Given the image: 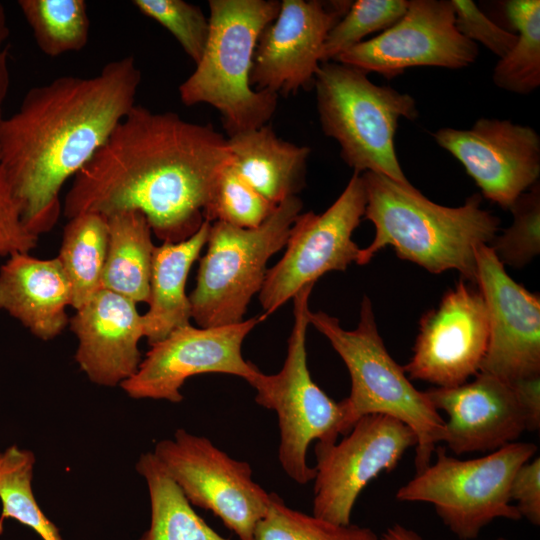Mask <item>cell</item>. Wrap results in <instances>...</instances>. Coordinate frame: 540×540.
Instances as JSON below:
<instances>
[{
    "label": "cell",
    "instance_id": "obj_38",
    "mask_svg": "<svg viewBox=\"0 0 540 540\" xmlns=\"http://www.w3.org/2000/svg\"><path fill=\"white\" fill-rule=\"evenodd\" d=\"M509 383L524 411L527 431H538L540 427V375L519 378Z\"/></svg>",
    "mask_w": 540,
    "mask_h": 540
},
{
    "label": "cell",
    "instance_id": "obj_32",
    "mask_svg": "<svg viewBox=\"0 0 540 540\" xmlns=\"http://www.w3.org/2000/svg\"><path fill=\"white\" fill-rule=\"evenodd\" d=\"M407 0H357L329 31L321 63L335 61L363 38L392 26L406 11Z\"/></svg>",
    "mask_w": 540,
    "mask_h": 540
},
{
    "label": "cell",
    "instance_id": "obj_27",
    "mask_svg": "<svg viewBox=\"0 0 540 540\" xmlns=\"http://www.w3.org/2000/svg\"><path fill=\"white\" fill-rule=\"evenodd\" d=\"M504 8L517 41L495 65L493 82L508 92L529 94L540 85V1L509 0Z\"/></svg>",
    "mask_w": 540,
    "mask_h": 540
},
{
    "label": "cell",
    "instance_id": "obj_36",
    "mask_svg": "<svg viewBox=\"0 0 540 540\" xmlns=\"http://www.w3.org/2000/svg\"><path fill=\"white\" fill-rule=\"evenodd\" d=\"M38 236L24 224L19 205L0 165V255L29 253Z\"/></svg>",
    "mask_w": 540,
    "mask_h": 540
},
{
    "label": "cell",
    "instance_id": "obj_19",
    "mask_svg": "<svg viewBox=\"0 0 540 540\" xmlns=\"http://www.w3.org/2000/svg\"><path fill=\"white\" fill-rule=\"evenodd\" d=\"M473 377L458 386L424 391L435 409L448 417L442 442L455 455L490 453L517 442L527 431L511 384L481 371Z\"/></svg>",
    "mask_w": 540,
    "mask_h": 540
},
{
    "label": "cell",
    "instance_id": "obj_15",
    "mask_svg": "<svg viewBox=\"0 0 540 540\" xmlns=\"http://www.w3.org/2000/svg\"><path fill=\"white\" fill-rule=\"evenodd\" d=\"M488 341L484 298L461 279L421 318L412 357L403 369L410 380L458 386L480 371Z\"/></svg>",
    "mask_w": 540,
    "mask_h": 540
},
{
    "label": "cell",
    "instance_id": "obj_8",
    "mask_svg": "<svg viewBox=\"0 0 540 540\" xmlns=\"http://www.w3.org/2000/svg\"><path fill=\"white\" fill-rule=\"evenodd\" d=\"M298 196L280 202L257 228L211 223L207 249L200 259L189 301L199 327H220L244 321L252 297L259 293L268 260L285 247L290 228L301 213Z\"/></svg>",
    "mask_w": 540,
    "mask_h": 540
},
{
    "label": "cell",
    "instance_id": "obj_25",
    "mask_svg": "<svg viewBox=\"0 0 540 540\" xmlns=\"http://www.w3.org/2000/svg\"><path fill=\"white\" fill-rule=\"evenodd\" d=\"M136 470L146 481L151 506L150 526L138 540H229L194 511L153 452L139 457Z\"/></svg>",
    "mask_w": 540,
    "mask_h": 540
},
{
    "label": "cell",
    "instance_id": "obj_39",
    "mask_svg": "<svg viewBox=\"0 0 540 540\" xmlns=\"http://www.w3.org/2000/svg\"><path fill=\"white\" fill-rule=\"evenodd\" d=\"M10 29L5 6L0 2V118L10 87L9 45Z\"/></svg>",
    "mask_w": 540,
    "mask_h": 540
},
{
    "label": "cell",
    "instance_id": "obj_37",
    "mask_svg": "<svg viewBox=\"0 0 540 540\" xmlns=\"http://www.w3.org/2000/svg\"><path fill=\"white\" fill-rule=\"evenodd\" d=\"M510 498L521 518L534 526L540 525V457L535 456L515 472Z\"/></svg>",
    "mask_w": 540,
    "mask_h": 540
},
{
    "label": "cell",
    "instance_id": "obj_16",
    "mask_svg": "<svg viewBox=\"0 0 540 540\" xmlns=\"http://www.w3.org/2000/svg\"><path fill=\"white\" fill-rule=\"evenodd\" d=\"M432 136L462 164L482 195L503 209L538 183L540 137L530 126L483 117L470 129L441 128Z\"/></svg>",
    "mask_w": 540,
    "mask_h": 540
},
{
    "label": "cell",
    "instance_id": "obj_24",
    "mask_svg": "<svg viewBox=\"0 0 540 540\" xmlns=\"http://www.w3.org/2000/svg\"><path fill=\"white\" fill-rule=\"evenodd\" d=\"M108 246L101 289L127 299L148 302L155 245L152 230L139 211H123L107 217Z\"/></svg>",
    "mask_w": 540,
    "mask_h": 540
},
{
    "label": "cell",
    "instance_id": "obj_40",
    "mask_svg": "<svg viewBox=\"0 0 540 540\" xmlns=\"http://www.w3.org/2000/svg\"><path fill=\"white\" fill-rule=\"evenodd\" d=\"M379 540H425L418 532L402 524L395 523L388 527Z\"/></svg>",
    "mask_w": 540,
    "mask_h": 540
},
{
    "label": "cell",
    "instance_id": "obj_23",
    "mask_svg": "<svg viewBox=\"0 0 540 540\" xmlns=\"http://www.w3.org/2000/svg\"><path fill=\"white\" fill-rule=\"evenodd\" d=\"M211 223L177 243L156 246L152 259L148 310L142 314L144 337L153 345L173 330L190 324L191 305L186 281L193 263L206 245Z\"/></svg>",
    "mask_w": 540,
    "mask_h": 540
},
{
    "label": "cell",
    "instance_id": "obj_1",
    "mask_svg": "<svg viewBox=\"0 0 540 540\" xmlns=\"http://www.w3.org/2000/svg\"><path fill=\"white\" fill-rule=\"evenodd\" d=\"M232 160L227 138L211 124L135 104L74 177L63 213L139 211L158 239L177 243L205 221L212 189Z\"/></svg>",
    "mask_w": 540,
    "mask_h": 540
},
{
    "label": "cell",
    "instance_id": "obj_4",
    "mask_svg": "<svg viewBox=\"0 0 540 540\" xmlns=\"http://www.w3.org/2000/svg\"><path fill=\"white\" fill-rule=\"evenodd\" d=\"M308 320L329 340L349 372L350 394L340 400L344 409L342 435L366 415L392 417L415 434L416 473L425 469L443 440L445 420L426 393L414 387L403 366L389 354L379 334L370 299L363 297L359 323L354 330L342 328L336 317L323 311H309Z\"/></svg>",
    "mask_w": 540,
    "mask_h": 540
},
{
    "label": "cell",
    "instance_id": "obj_18",
    "mask_svg": "<svg viewBox=\"0 0 540 540\" xmlns=\"http://www.w3.org/2000/svg\"><path fill=\"white\" fill-rule=\"evenodd\" d=\"M477 282L489 320L480 371L511 382L540 375V296L513 280L489 245L476 249Z\"/></svg>",
    "mask_w": 540,
    "mask_h": 540
},
{
    "label": "cell",
    "instance_id": "obj_7",
    "mask_svg": "<svg viewBox=\"0 0 540 540\" xmlns=\"http://www.w3.org/2000/svg\"><path fill=\"white\" fill-rule=\"evenodd\" d=\"M537 445L513 442L487 455L461 460L445 446L435 449V462L401 486V502L433 505L443 524L460 540H474L496 519L521 520L510 498L518 468L535 457Z\"/></svg>",
    "mask_w": 540,
    "mask_h": 540
},
{
    "label": "cell",
    "instance_id": "obj_34",
    "mask_svg": "<svg viewBox=\"0 0 540 540\" xmlns=\"http://www.w3.org/2000/svg\"><path fill=\"white\" fill-rule=\"evenodd\" d=\"M132 4L167 29L195 64L200 61L210 25L199 6L184 0H133Z\"/></svg>",
    "mask_w": 540,
    "mask_h": 540
},
{
    "label": "cell",
    "instance_id": "obj_30",
    "mask_svg": "<svg viewBox=\"0 0 540 540\" xmlns=\"http://www.w3.org/2000/svg\"><path fill=\"white\" fill-rule=\"evenodd\" d=\"M254 540H379L369 527L336 524L288 507L276 493L257 523Z\"/></svg>",
    "mask_w": 540,
    "mask_h": 540
},
{
    "label": "cell",
    "instance_id": "obj_3",
    "mask_svg": "<svg viewBox=\"0 0 540 540\" xmlns=\"http://www.w3.org/2000/svg\"><path fill=\"white\" fill-rule=\"evenodd\" d=\"M366 207L364 218L375 228L373 241L361 248L356 264L365 265L383 248L391 247L402 259L430 273L458 271L476 285V249L489 245L499 231L500 219L481 207L473 194L463 205L448 207L425 197L409 184L374 172L361 174Z\"/></svg>",
    "mask_w": 540,
    "mask_h": 540
},
{
    "label": "cell",
    "instance_id": "obj_22",
    "mask_svg": "<svg viewBox=\"0 0 540 540\" xmlns=\"http://www.w3.org/2000/svg\"><path fill=\"white\" fill-rule=\"evenodd\" d=\"M227 142L232 168L272 204L304 188L310 147L283 140L269 124L229 136Z\"/></svg>",
    "mask_w": 540,
    "mask_h": 540
},
{
    "label": "cell",
    "instance_id": "obj_26",
    "mask_svg": "<svg viewBox=\"0 0 540 540\" xmlns=\"http://www.w3.org/2000/svg\"><path fill=\"white\" fill-rule=\"evenodd\" d=\"M107 246V217L83 213L70 218L65 225L57 258L71 285V307L75 310L101 289Z\"/></svg>",
    "mask_w": 540,
    "mask_h": 540
},
{
    "label": "cell",
    "instance_id": "obj_6",
    "mask_svg": "<svg viewBox=\"0 0 540 540\" xmlns=\"http://www.w3.org/2000/svg\"><path fill=\"white\" fill-rule=\"evenodd\" d=\"M367 74L337 61L320 64L314 86L321 128L338 142L340 156L353 172H374L409 184L394 139L401 118L418 117L416 101L374 84Z\"/></svg>",
    "mask_w": 540,
    "mask_h": 540
},
{
    "label": "cell",
    "instance_id": "obj_20",
    "mask_svg": "<svg viewBox=\"0 0 540 540\" xmlns=\"http://www.w3.org/2000/svg\"><path fill=\"white\" fill-rule=\"evenodd\" d=\"M69 322L78 339L75 360L90 381L112 387L136 373L142 361L138 343L144 337L136 303L100 289Z\"/></svg>",
    "mask_w": 540,
    "mask_h": 540
},
{
    "label": "cell",
    "instance_id": "obj_13",
    "mask_svg": "<svg viewBox=\"0 0 540 540\" xmlns=\"http://www.w3.org/2000/svg\"><path fill=\"white\" fill-rule=\"evenodd\" d=\"M261 321V316H255L227 326L179 327L150 345L136 373L120 386L133 399L178 403L183 400L181 388L185 381L195 375L228 374L250 383L260 370L244 359L241 348Z\"/></svg>",
    "mask_w": 540,
    "mask_h": 540
},
{
    "label": "cell",
    "instance_id": "obj_29",
    "mask_svg": "<svg viewBox=\"0 0 540 540\" xmlns=\"http://www.w3.org/2000/svg\"><path fill=\"white\" fill-rule=\"evenodd\" d=\"M34 454L15 445L0 453V534L6 519L33 529L43 540H63L58 528L39 507L33 491Z\"/></svg>",
    "mask_w": 540,
    "mask_h": 540
},
{
    "label": "cell",
    "instance_id": "obj_14",
    "mask_svg": "<svg viewBox=\"0 0 540 540\" xmlns=\"http://www.w3.org/2000/svg\"><path fill=\"white\" fill-rule=\"evenodd\" d=\"M477 56V44L456 28L451 0H409L392 26L335 61L391 79L418 66L465 68Z\"/></svg>",
    "mask_w": 540,
    "mask_h": 540
},
{
    "label": "cell",
    "instance_id": "obj_12",
    "mask_svg": "<svg viewBox=\"0 0 540 540\" xmlns=\"http://www.w3.org/2000/svg\"><path fill=\"white\" fill-rule=\"evenodd\" d=\"M417 439L404 423L381 414L360 418L334 443L316 442L312 514L349 525L363 489L383 472H392Z\"/></svg>",
    "mask_w": 540,
    "mask_h": 540
},
{
    "label": "cell",
    "instance_id": "obj_28",
    "mask_svg": "<svg viewBox=\"0 0 540 540\" xmlns=\"http://www.w3.org/2000/svg\"><path fill=\"white\" fill-rule=\"evenodd\" d=\"M18 6L41 52L49 57L78 52L88 43L85 0H19Z\"/></svg>",
    "mask_w": 540,
    "mask_h": 540
},
{
    "label": "cell",
    "instance_id": "obj_33",
    "mask_svg": "<svg viewBox=\"0 0 540 540\" xmlns=\"http://www.w3.org/2000/svg\"><path fill=\"white\" fill-rule=\"evenodd\" d=\"M512 224L489 246L503 265L523 268L540 253V186L536 183L509 208Z\"/></svg>",
    "mask_w": 540,
    "mask_h": 540
},
{
    "label": "cell",
    "instance_id": "obj_9",
    "mask_svg": "<svg viewBox=\"0 0 540 540\" xmlns=\"http://www.w3.org/2000/svg\"><path fill=\"white\" fill-rule=\"evenodd\" d=\"M313 287L308 284L293 297L294 321L281 370L272 375L260 371L249 383L256 390V403L276 412L278 459L283 471L300 485L314 480L316 474L307 463L310 443L336 442L344 422L341 401H334L313 381L307 365L306 332Z\"/></svg>",
    "mask_w": 540,
    "mask_h": 540
},
{
    "label": "cell",
    "instance_id": "obj_5",
    "mask_svg": "<svg viewBox=\"0 0 540 540\" xmlns=\"http://www.w3.org/2000/svg\"><path fill=\"white\" fill-rule=\"evenodd\" d=\"M277 0H210L209 36L192 74L179 86L186 106H213L229 136L257 129L273 116L278 95L257 91L250 74L257 41L278 15Z\"/></svg>",
    "mask_w": 540,
    "mask_h": 540
},
{
    "label": "cell",
    "instance_id": "obj_10",
    "mask_svg": "<svg viewBox=\"0 0 540 540\" xmlns=\"http://www.w3.org/2000/svg\"><path fill=\"white\" fill-rule=\"evenodd\" d=\"M366 193L361 174L353 172L343 192L321 214L300 213L290 228L286 251L267 270L259 301L264 320L304 286L330 271L357 263L361 248L352 235L364 217Z\"/></svg>",
    "mask_w": 540,
    "mask_h": 540
},
{
    "label": "cell",
    "instance_id": "obj_31",
    "mask_svg": "<svg viewBox=\"0 0 540 540\" xmlns=\"http://www.w3.org/2000/svg\"><path fill=\"white\" fill-rule=\"evenodd\" d=\"M276 206L246 183L230 164L215 183L203 216L210 223L219 221L253 229L259 227Z\"/></svg>",
    "mask_w": 540,
    "mask_h": 540
},
{
    "label": "cell",
    "instance_id": "obj_21",
    "mask_svg": "<svg viewBox=\"0 0 540 540\" xmlns=\"http://www.w3.org/2000/svg\"><path fill=\"white\" fill-rule=\"evenodd\" d=\"M71 302V285L57 257L15 253L0 268V309L42 340L61 334Z\"/></svg>",
    "mask_w": 540,
    "mask_h": 540
},
{
    "label": "cell",
    "instance_id": "obj_41",
    "mask_svg": "<svg viewBox=\"0 0 540 540\" xmlns=\"http://www.w3.org/2000/svg\"><path fill=\"white\" fill-rule=\"evenodd\" d=\"M493 540H509V539H507V538H504V537H498V538H496V539H493Z\"/></svg>",
    "mask_w": 540,
    "mask_h": 540
},
{
    "label": "cell",
    "instance_id": "obj_2",
    "mask_svg": "<svg viewBox=\"0 0 540 540\" xmlns=\"http://www.w3.org/2000/svg\"><path fill=\"white\" fill-rule=\"evenodd\" d=\"M141 80L134 56H124L93 76L63 75L32 87L16 112L0 118V165L33 234L53 229L63 185L135 105Z\"/></svg>",
    "mask_w": 540,
    "mask_h": 540
},
{
    "label": "cell",
    "instance_id": "obj_35",
    "mask_svg": "<svg viewBox=\"0 0 540 540\" xmlns=\"http://www.w3.org/2000/svg\"><path fill=\"white\" fill-rule=\"evenodd\" d=\"M457 30L468 40L479 42L500 58L517 41V34L501 28L490 20L471 0H451Z\"/></svg>",
    "mask_w": 540,
    "mask_h": 540
},
{
    "label": "cell",
    "instance_id": "obj_17",
    "mask_svg": "<svg viewBox=\"0 0 540 540\" xmlns=\"http://www.w3.org/2000/svg\"><path fill=\"white\" fill-rule=\"evenodd\" d=\"M351 4L281 1L277 17L257 41L250 74L252 88L286 95L314 84L326 37Z\"/></svg>",
    "mask_w": 540,
    "mask_h": 540
},
{
    "label": "cell",
    "instance_id": "obj_11",
    "mask_svg": "<svg viewBox=\"0 0 540 540\" xmlns=\"http://www.w3.org/2000/svg\"><path fill=\"white\" fill-rule=\"evenodd\" d=\"M153 454L191 505L211 511L239 540H254L270 493L253 480L248 462L184 429L159 441Z\"/></svg>",
    "mask_w": 540,
    "mask_h": 540
}]
</instances>
